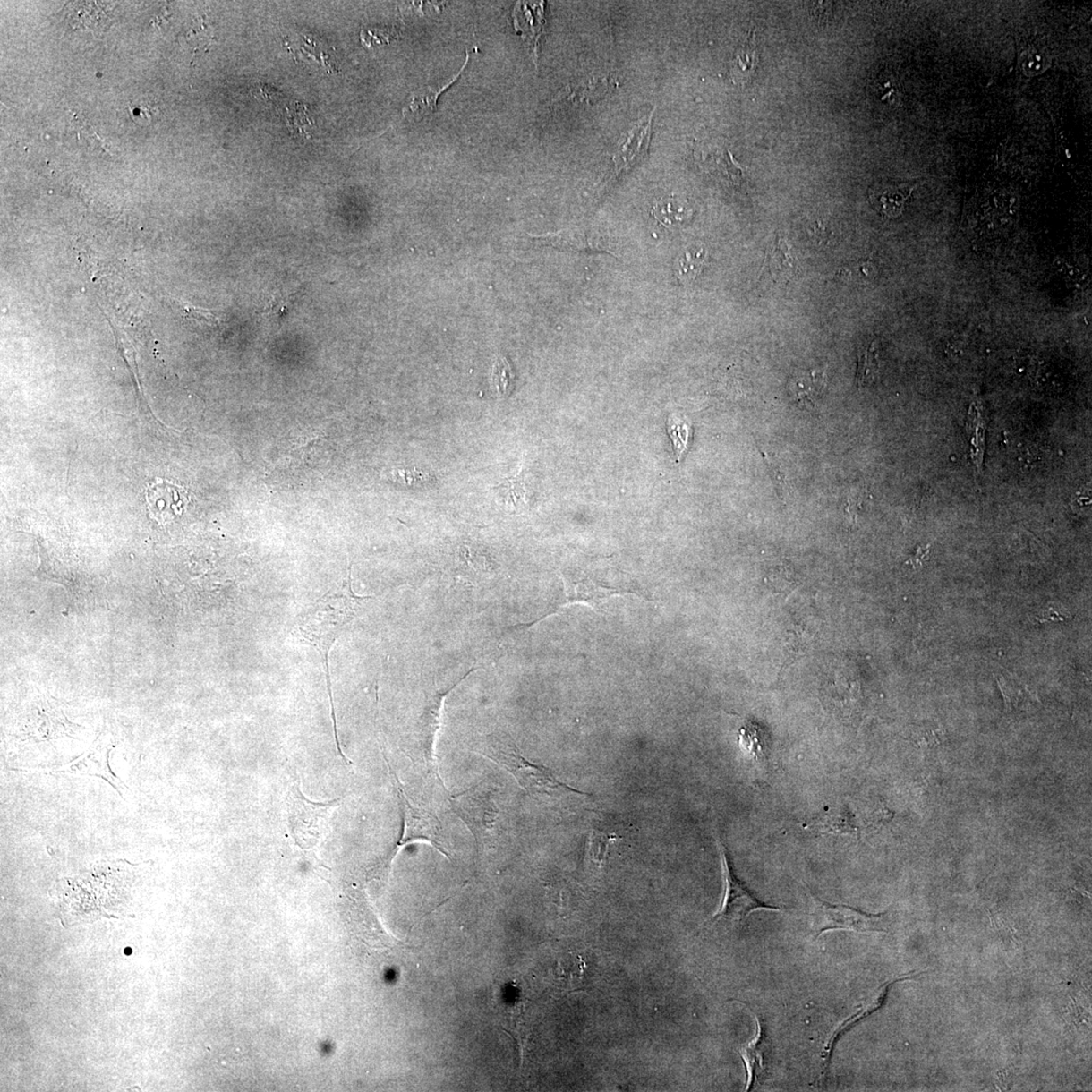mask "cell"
<instances>
[{
  "instance_id": "obj_1",
  "label": "cell",
  "mask_w": 1092,
  "mask_h": 1092,
  "mask_svg": "<svg viewBox=\"0 0 1092 1092\" xmlns=\"http://www.w3.org/2000/svg\"><path fill=\"white\" fill-rule=\"evenodd\" d=\"M115 863L74 879L58 881L57 892L62 924L72 926L93 922L98 917H118L127 903L130 884L129 864Z\"/></svg>"
},
{
  "instance_id": "obj_2",
  "label": "cell",
  "mask_w": 1092,
  "mask_h": 1092,
  "mask_svg": "<svg viewBox=\"0 0 1092 1092\" xmlns=\"http://www.w3.org/2000/svg\"><path fill=\"white\" fill-rule=\"evenodd\" d=\"M369 599L354 594L349 572L347 580L339 588L328 592L302 616L299 633L306 644L322 655L325 665L332 644Z\"/></svg>"
},
{
  "instance_id": "obj_3",
  "label": "cell",
  "mask_w": 1092,
  "mask_h": 1092,
  "mask_svg": "<svg viewBox=\"0 0 1092 1092\" xmlns=\"http://www.w3.org/2000/svg\"><path fill=\"white\" fill-rule=\"evenodd\" d=\"M482 754L509 772L518 784L533 797L560 798L567 797L568 794L584 795L583 792L561 782L542 764L528 761L511 746L494 745Z\"/></svg>"
},
{
  "instance_id": "obj_4",
  "label": "cell",
  "mask_w": 1092,
  "mask_h": 1092,
  "mask_svg": "<svg viewBox=\"0 0 1092 1092\" xmlns=\"http://www.w3.org/2000/svg\"><path fill=\"white\" fill-rule=\"evenodd\" d=\"M810 897V926L815 939L826 932L849 931L859 934L887 932L889 927L886 914L869 915L847 906H833L818 897Z\"/></svg>"
},
{
  "instance_id": "obj_5",
  "label": "cell",
  "mask_w": 1092,
  "mask_h": 1092,
  "mask_svg": "<svg viewBox=\"0 0 1092 1092\" xmlns=\"http://www.w3.org/2000/svg\"><path fill=\"white\" fill-rule=\"evenodd\" d=\"M716 842L721 856L724 892L721 906L717 910L713 919L740 924L756 910L781 911L776 907L769 906V904L755 899V895L748 891L742 881L735 875L727 854V849H725L719 839L716 840Z\"/></svg>"
},
{
  "instance_id": "obj_6",
  "label": "cell",
  "mask_w": 1092,
  "mask_h": 1092,
  "mask_svg": "<svg viewBox=\"0 0 1092 1092\" xmlns=\"http://www.w3.org/2000/svg\"><path fill=\"white\" fill-rule=\"evenodd\" d=\"M114 746L111 744L98 743L91 747L90 751L84 753L80 758L70 762L64 766L56 768L46 769H18L19 771L30 772V773H44V774H60L66 776H95L106 780L115 791H118L121 797L124 798L129 788L122 780L116 776L111 766H109V756H111Z\"/></svg>"
},
{
  "instance_id": "obj_7",
  "label": "cell",
  "mask_w": 1092,
  "mask_h": 1092,
  "mask_svg": "<svg viewBox=\"0 0 1092 1092\" xmlns=\"http://www.w3.org/2000/svg\"><path fill=\"white\" fill-rule=\"evenodd\" d=\"M145 501L151 518L166 525L182 516L190 497L183 487L158 478L147 486Z\"/></svg>"
},
{
  "instance_id": "obj_8",
  "label": "cell",
  "mask_w": 1092,
  "mask_h": 1092,
  "mask_svg": "<svg viewBox=\"0 0 1092 1092\" xmlns=\"http://www.w3.org/2000/svg\"><path fill=\"white\" fill-rule=\"evenodd\" d=\"M404 806V834L403 844L411 841L422 840L429 842L433 848L449 857L443 839L441 824L431 811L413 806L401 791Z\"/></svg>"
},
{
  "instance_id": "obj_9",
  "label": "cell",
  "mask_w": 1092,
  "mask_h": 1092,
  "mask_svg": "<svg viewBox=\"0 0 1092 1092\" xmlns=\"http://www.w3.org/2000/svg\"><path fill=\"white\" fill-rule=\"evenodd\" d=\"M533 238L542 244L565 249V251L608 252L618 255V247L613 242L597 232L572 229L542 236H533Z\"/></svg>"
},
{
  "instance_id": "obj_10",
  "label": "cell",
  "mask_w": 1092,
  "mask_h": 1092,
  "mask_svg": "<svg viewBox=\"0 0 1092 1092\" xmlns=\"http://www.w3.org/2000/svg\"><path fill=\"white\" fill-rule=\"evenodd\" d=\"M653 115V111L650 116H646L645 119L638 122L626 136L622 137L620 143L613 154L614 171L612 179L623 173L624 170L633 166L635 163L644 158L646 155L650 144Z\"/></svg>"
},
{
  "instance_id": "obj_11",
  "label": "cell",
  "mask_w": 1092,
  "mask_h": 1092,
  "mask_svg": "<svg viewBox=\"0 0 1092 1092\" xmlns=\"http://www.w3.org/2000/svg\"><path fill=\"white\" fill-rule=\"evenodd\" d=\"M563 581L565 584V598L563 601H560L559 606L581 603L598 610L601 605L604 604L608 599L613 596L627 594L639 596L638 593L634 591L608 587L606 584L591 578L576 581L568 580L563 576Z\"/></svg>"
},
{
  "instance_id": "obj_12",
  "label": "cell",
  "mask_w": 1092,
  "mask_h": 1092,
  "mask_svg": "<svg viewBox=\"0 0 1092 1092\" xmlns=\"http://www.w3.org/2000/svg\"><path fill=\"white\" fill-rule=\"evenodd\" d=\"M798 264L787 241L778 235L764 255L761 277L767 276L775 283H787L798 275Z\"/></svg>"
},
{
  "instance_id": "obj_13",
  "label": "cell",
  "mask_w": 1092,
  "mask_h": 1092,
  "mask_svg": "<svg viewBox=\"0 0 1092 1092\" xmlns=\"http://www.w3.org/2000/svg\"><path fill=\"white\" fill-rule=\"evenodd\" d=\"M915 187L909 183L874 185L869 192L870 202L879 214L886 218L900 217Z\"/></svg>"
},
{
  "instance_id": "obj_14",
  "label": "cell",
  "mask_w": 1092,
  "mask_h": 1092,
  "mask_svg": "<svg viewBox=\"0 0 1092 1092\" xmlns=\"http://www.w3.org/2000/svg\"><path fill=\"white\" fill-rule=\"evenodd\" d=\"M825 385V371H802L790 380L788 391L800 408L813 410L821 401Z\"/></svg>"
},
{
  "instance_id": "obj_15",
  "label": "cell",
  "mask_w": 1092,
  "mask_h": 1092,
  "mask_svg": "<svg viewBox=\"0 0 1092 1092\" xmlns=\"http://www.w3.org/2000/svg\"><path fill=\"white\" fill-rule=\"evenodd\" d=\"M767 1049V1037L764 1034L761 1020L756 1018V1035L754 1039L739 1049V1055L743 1058L747 1073L746 1091L755 1089L761 1086L764 1075L766 1073L764 1067V1053Z\"/></svg>"
},
{
  "instance_id": "obj_16",
  "label": "cell",
  "mask_w": 1092,
  "mask_h": 1092,
  "mask_svg": "<svg viewBox=\"0 0 1092 1092\" xmlns=\"http://www.w3.org/2000/svg\"><path fill=\"white\" fill-rule=\"evenodd\" d=\"M471 59V52H466V59L460 72L444 87L440 89L425 88L413 93L409 103L403 109L404 118H408L412 121H421L431 115L437 107V101L444 91L450 89L451 85L456 83L459 77L463 75L465 69Z\"/></svg>"
},
{
  "instance_id": "obj_17",
  "label": "cell",
  "mask_w": 1092,
  "mask_h": 1092,
  "mask_svg": "<svg viewBox=\"0 0 1092 1092\" xmlns=\"http://www.w3.org/2000/svg\"><path fill=\"white\" fill-rule=\"evenodd\" d=\"M758 62L755 32H751L744 45L736 51L731 59L729 73L732 82L744 87L754 75Z\"/></svg>"
},
{
  "instance_id": "obj_18",
  "label": "cell",
  "mask_w": 1092,
  "mask_h": 1092,
  "mask_svg": "<svg viewBox=\"0 0 1092 1092\" xmlns=\"http://www.w3.org/2000/svg\"><path fill=\"white\" fill-rule=\"evenodd\" d=\"M1006 710L1009 712H1024L1040 704L1039 699L1026 686L1003 676L997 677Z\"/></svg>"
},
{
  "instance_id": "obj_19",
  "label": "cell",
  "mask_w": 1092,
  "mask_h": 1092,
  "mask_svg": "<svg viewBox=\"0 0 1092 1092\" xmlns=\"http://www.w3.org/2000/svg\"><path fill=\"white\" fill-rule=\"evenodd\" d=\"M910 977H901V978L893 979L891 982H887L885 985H883V987L880 988L879 993L877 994L876 997L874 998V1000L867 1006H866L865 1009L861 1010V1011L859 1013H857V1015H856L855 1017L849 1019L847 1021H845L844 1025H841L837 1029V1032L834 1033L833 1036L832 1037V1039L828 1045V1047H826V1064L824 1066V1071H828V1068L830 1065L829 1064L830 1060L832 1057V1053L833 1051L834 1046H836L838 1041L840 1039L842 1035H844L846 1032H848L849 1029H851L857 1023V1021L863 1020L864 1019L867 1018L868 1016L871 1015V1013L878 1011L881 1008V1006L883 1005V1003L886 1001L887 994L889 993V988H891V986L893 985V983L907 980V979H909Z\"/></svg>"
},
{
  "instance_id": "obj_20",
  "label": "cell",
  "mask_w": 1092,
  "mask_h": 1092,
  "mask_svg": "<svg viewBox=\"0 0 1092 1092\" xmlns=\"http://www.w3.org/2000/svg\"><path fill=\"white\" fill-rule=\"evenodd\" d=\"M707 260L705 247L693 246L678 257L675 264L676 276L681 283L689 285L700 275Z\"/></svg>"
},
{
  "instance_id": "obj_21",
  "label": "cell",
  "mask_w": 1092,
  "mask_h": 1092,
  "mask_svg": "<svg viewBox=\"0 0 1092 1092\" xmlns=\"http://www.w3.org/2000/svg\"><path fill=\"white\" fill-rule=\"evenodd\" d=\"M652 213L665 227L673 228L675 225L688 220L691 210L683 205L681 201L665 199L654 205Z\"/></svg>"
},
{
  "instance_id": "obj_22",
  "label": "cell",
  "mask_w": 1092,
  "mask_h": 1092,
  "mask_svg": "<svg viewBox=\"0 0 1092 1092\" xmlns=\"http://www.w3.org/2000/svg\"><path fill=\"white\" fill-rule=\"evenodd\" d=\"M879 353L876 342H872L859 356L857 371V385L859 388L873 384L879 376Z\"/></svg>"
},
{
  "instance_id": "obj_23",
  "label": "cell",
  "mask_w": 1092,
  "mask_h": 1092,
  "mask_svg": "<svg viewBox=\"0 0 1092 1092\" xmlns=\"http://www.w3.org/2000/svg\"><path fill=\"white\" fill-rule=\"evenodd\" d=\"M969 433L972 436V455L974 464L981 470L983 454H985V422L982 421L977 405L973 403L968 416Z\"/></svg>"
},
{
  "instance_id": "obj_24",
  "label": "cell",
  "mask_w": 1092,
  "mask_h": 1092,
  "mask_svg": "<svg viewBox=\"0 0 1092 1092\" xmlns=\"http://www.w3.org/2000/svg\"><path fill=\"white\" fill-rule=\"evenodd\" d=\"M761 456L764 457V464L767 465L772 482L777 491L778 497L781 502H787L788 499L792 495L789 482L787 479L786 471L783 469L781 463L774 455L768 454L761 448Z\"/></svg>"
},
{
  "instance_id": "obj_25",
  "label": "cell",
  "mask_w": 1092,
  "mask_h": 1092,
  "mask_svg": "<svg viewBox=\"0 0 1092 1092\" xmlns=\"http://www.w3.org/2000/svg\"><path fill=\"white\" fill-rule=\"evenodd\" d=\"M668 432L670 439L673 441L677 457L680 460L685 451L688 449L691 432L690 423L685 418L670 417L668 420Z\"/></svg>"
},
{
  "instance_id": "obj_26",
  "label": "cell",
  "mask_w": 1092,
  "mask_h": 1092,
  "mask_svg": "<svg viewBox=\"0 0 1092 1092\" xmlns=\"http://www.w3.org/2000/svg\"><path fill=\"white\" fill-rule=\"evenodd\" d=\"M491 386L500 397L509 396L514 387V373L506 358L499 356L491 370Z\"/></svg>"
},
{
  "instance_id": "obj_27",
  "label": "cell",
  "mask_w": 1092,
  "mask_h": 1092,
  "mask_svg": "<svg viewBox=\"0 0 1092 1092\" xmlns=\"http://www.w3.org/2000/svg\"><path fill=\"white\" fill-rule=\"evenodd\" d=\"M738 743L742 750L753 759H760L764 755V739L761 731L755 724H747L739 730Z\"/></svg>"
},
{
  "instance_id": "obj_28",
  "label": "cell",
  "mask_w": 1092,
  "mask_h": 1092,
  "mask_svg": "<svg viewBox=\"0 0 1092 1092\" xmlns=\"http://www.w3.org/2000/svg\"><path fill=\"white\" fill-rule=\"evenodd\" d=\"M129 112L132 121L139 124H150L159 115L158 104L148 98L131 100Z\"/></svg>"
},
{
  "instance_id": "obj_29",
  "label": "cell",
  "mask_w": 1092,
  "mask_h": 1092,
  "mask_svg": "<svg viewBox=\"0 0 1092 1092\" xmlns=\"http://www.w3.org/2000/svg\"><path fill=\"white\" fill-rule=\"evenodd\" d=\"M295 294L280 293L264 308L263 314L269 317L280 316L291 306Z\"/></svg>"
},
{
  "instance_id": "obj_30",
  "label": "cell",
  "mask_w": 1092,
  "mask_h": 1092,
  "mask_svg": "<svg viewBox=\"0 0 1092 1092\" xmlns=\"http://www.w3.org/2000/svg\"><path fill=\"white\" fill-rule=\"evenodd\" d=\"M610 840L605 834L593 831L590 834V857L594 861H603Z\"/></svg>"
},
{
  "instance_id": "obj_31",
  "label": "cell",
  "mask_w": 1092,
  "mask_h": 1092,
  "mask_svg": "<svg viewBox=\"0 0 1092 1092\" xmlns=\"http://www.w3.org/2000/svg\"><path fill=\"white\" fill-rule=\"evenodd\" d=\"M506 486L509 493L507 494L510 499L511 503L515 505L525 504L527 502V487L525 483L519 479L509 480Z\"/></svg>"
},
{
  "instance_id": "obj_32",
  "label": "cell",
  "mask_w": 1092,
  "mask_h": 1092,
  "mask_svg": "<svg viewBox=\"0 0 1092 1092\" xmlns=\"http://www.w3.org/2000/svg\"><path fill=\"white\" fill-rule=\"evenodd\" d=\"M769 579L770 583H772V586L776 587L779 590H786L790 586V584L786 583V581L788 582L791 580L792 576L788 575V568L779 567L774 569L773 572H772V575L769 576Z\"/></svg>"
},
{
  "instance_id": "obj_33",
  "label": "cell",
  "mask_w": 1092,
  "mask_h": 1092,
  "mask_svg": "<svg viewBox=\"0 0 1092 1092\" xmlns=\"http://www.w3.org/2000/svg\"><path fill=\"white\" fill-rule=\"evenodd\" d=\"M930 546L931 545H927L925 546V548H918L915 553V556L910 558L907 561L906 565H910L912 568L922 567L928 557V553H930Z\"/></svg>"
}]
</instances>
